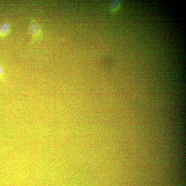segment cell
Listing matches in <instances>:
<instances>
[{
  "label": "cell",
  "instance_id": "cell-1",
  "mask_svg": "<svg viewBox=\"0 0 186 186\" xmlns=\"http://www.w3.org/2000/svg\"><path fill=\"white\" fill-rule=\"evenodd\" d=\"M28 32L31 36L32 40L30 44H32L42 36V31L40 24L36 20L32 19L29 22L28 29Z\"/></svg>",
  "mask_w": 186,
  "mask_h": 186
},
{
  "label": "cell",
  "instance_id": "cell-3",
  "mask_svg": "<svg viewBox=\"0 0 186 186\" xmlns=\"http://www.w3.org/2000/svg\"><path fill=\"white\" fill-rule=\"evenodd\" d=\"M5 81V77L3 68L0 64V83L4 82Z\"/></svg>",
  "mask_w": 186,
  "mask_h": 186
},
{
  "label": "cell",
  "instance_id": "cell-2",
  "mask_svg": "<svg viewBox=\"0 0 186 186\" xmlns=\"http://www.w3.org/2000/svg\"><path fill=\"white\" fill-rule=\"evenodd\" d=\"M11 25L8 22H5L0 25V37H6L11 31Z\"/></svg>",
  "mask_w": 186,
  "mask_h": 186
}]
</instances>
